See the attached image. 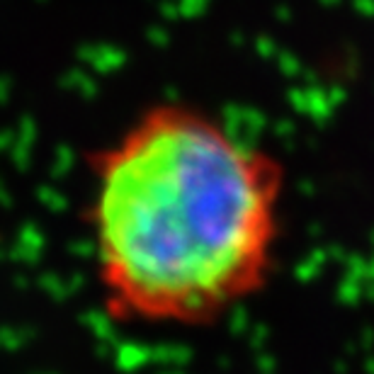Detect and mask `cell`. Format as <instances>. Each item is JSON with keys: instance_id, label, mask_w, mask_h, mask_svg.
I'll use <instances>...</instances> for the list:
<instances>
[{"instance_id": "cell-1", "label": "cell", "mask_w": 374, "mask_h": 374, "mask_svg": "<svg viewBox=\"0 0 374 374\" xmlns=\"http://www.w3.org/2000/svg\"><path fill=\"white\" fill-rule=\"evenodd\" d=\"M285 171L217 115L168 100L90 156L88 222L117 321L207 326L258 294L280 240Z\"/></svg>"}]
</instances>
